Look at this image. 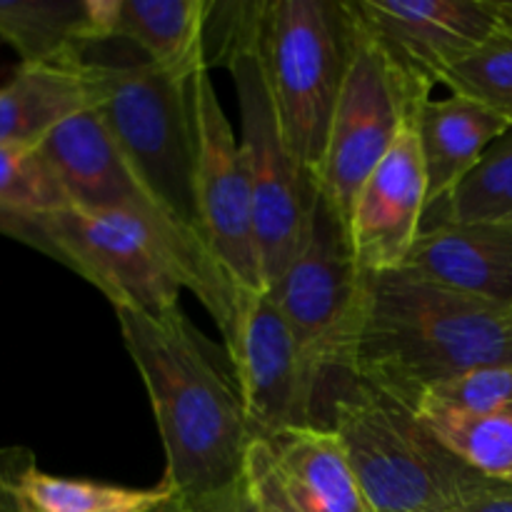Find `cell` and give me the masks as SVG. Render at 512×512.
<instances>
[{
    "mask_svg": "<svg viewBox=\"0 0 512 512\" xmlns=\"http://www.w3.org/2000/svg\"><path fill=\"white\" fill-rule=\"evenodd\" d=\"M512 363V308L393 273H363L330 373L415 413L435 385Z\"/></svg>",
    "mask_w": 512,
    "mask_h": 512,
    "instance_id": "cell-1",
    "label": "cell"
},
{
    "mask_svg": "<svg viewBox=\"0 0 512 512\" xmlns=\"http://www.w3.org/2000/svg\"><path fill=\"white\" fill-rule=\"evenodd\" d=\"M115 318L163 440L160 483L188 510L233 493L243 483L253 428L228 355L220 358L183 310L153 318L115 308Z\"/></svg>",
    "mask_w": 512,
    "mask_h": 512,
    "instance_id": "cell-2",
    "label": "cell"
},
{
    "mask_svg": "<svg viewBox=\"0 0 512 512\" xmlns=\"http://www.w3.org/2000/svg\"><path fill=\"white\" fill-rule=\"evenodd\" d=\"M320 403L375 512H440L485 478L413 410L348 375L330 373Z\"/></svg>",
    "mask_w": 512,
    "mask_h": 512,
    "instance_id": "cell-3",
    "label": "cell"
},
{
    "mask_svg": "<svg viewBox=\"0 0 512 512\" xmlns=\"http://www.w3.org/2000/svg\"><path fill=\"white\" fill-rule=\"evenodd\" d=\"M38 148L58 175L70 205L118 213L143 225L150 238L173 260L185 290L198 295L220 330L228 325L235 288L208 253L200 235L178 218V213L120 153L93 108L50 130Z\"/></svg>",
    "mask_w": 512,
    "mask_h": 512,
    "instance_id": "cell-4",
    "label": "cell"
},
{
    "mask_svg": "<svg viewBox=\"0 0 512 512\" xmlns=\"http://www.w3.org/2000/svg\"><path fill=\"white\" fill-rule=\"evenodd\" d=\"M350 0H260L258 58L285 140L318 178L353 53Z\"/></svg>",
    "mask_w": 512,
    "mask_h": 512,
    "instance_id": "cell-5",
    "label": "cell"
},
{
    "mask_svg": "<svg viewBox=\"0 0 512 512\" xmlns=\"http://www.w3.org/2000/svg\"><path fill=\"white\" fill-rule=\"evenodd\" d=\"M123 58H90L93 110L145 183L195 230L193 83L150 65L130 45ZM198 233V230H195Z\"/></svg>",
    "mask_w": 512,
    "mask_h": 512,
    "instance_id": "cell-6",
    "label": "cell"
},
{
    "mask_svg": "<svg viewBox=\"0 0 512 512\" xmlns=\"http://www.w3.org/2000/svg\"><path fill=\"white\" fill-rule=\"evenodd\" d=\"M255 45L258 25L228 50L220 65L230 70L238 95L240 150L253 193L263 285L270 288L303 245L320 193L285 140Z\"/></svg>",
    "mask_w": 512,
    "mask_h": 512,
    "instance_id": "cell-7",
    "label": "cell"
},
{
    "mask_svg": "<svg viewBox=\"0 0 512 512\" xmlns=\"http://www.w3.org/2000/svg\"><path fill=\"white\" fill-rule=\"evenodd\" d=\"M220 333L253 438L323 425L318 418L323 375L305 358L288 320L265 290H235L228 325Z\"/></svg>",
    "mask_w": 512,
    "mask_h": 512,
    "instance_id": "cell-8",
    "label": "cell"
},
{
    "mask_svg": "<svg viewBox=\"0 0 512 512\" xmlns=\"http://www.w3.org/2000/svg\"><path fill=\"white\" fill-rule=\"evenodd\" d=\"M353 23V53L330 123L323 163L315 178L318 193L343 215L345 225L360 185L393 148L403 125L415 118L423 105L375 48L355 13Z\"/></svg>",
    "mask_w": 512,
    "mask_h": 512,
    "instance_id": "cell-9",
    "label": "cell"
},
{
    "mask_svg": "<svg viewBox=\"0 0 512 512\" xmlns=\"http://www.w3.org/2000/svg\"><path fill=\"white\" fill-rule=\"evenodd\" d=\"M193 115L195 230L235 290H265L243 150L208 70L193 80Z\"/></svg>",
    "mask_w": 512,
    "mask_h": 512,
    "instance_id": "cell-10",
    "label": "cell"
},
{
    "mask_svg": "<svg viewBox=\"0 0 512 512\" xmlns=\"http://www.w3.org/2000/svg\"><path fill=\"white\" fill-rule=\"evenodd\" d=\"M65 268L100 290L115 308L153 318L180 313L185 290L173 260L143 225L103 210L68 208L40 218Z\"/></svg>",
    "mask_w": 512,
    "mask_h": 512,
    "instance_id": "cell-11",
    "label": "cell"
},
{
    "mask_svg": "<svg viewBox=\"0 0 512 512\" xmlns=\"http://www.w3.org/2000/svg\"><path fill=\"white\" fill-rule=\"evenodd\" d=\"M360 270L345 218L318 195L303 245L265 293L270 295L305 358L328 378L335 348L358 300Z\"/></svg>",
    "mask_w": 512,
    "mask_h": 512,
    "instance_id": "cell-12",
    "label": "cell"
},
{
    "mask_svg": "<svg viewBox=\"0 0 512 512\" xmlns=\"http://www.w3.org/2000/svg\"><path fill=\"white\" fill-rule=\"evenodd\" d=\"M390 68L418 100L498 30L490 0H350Z\"/></svg>",
    "mask_w": 512,
    "mask_h": 512,
    "instance_id": "cell-13",
    "label": "cell"
},
{
    "mask_svg": "<svg viewBox=\"0 0 512 512\" xmlns=\"http://www.w3.org/2000/svg\"><path fill=\"white\" fill-rule=\"evenodd\" d=\"M243 488L258 512H375L343 443L323 425L253 438Z\"/></svg>",
    "mask_w": 512,
    "mask_h": 512,
    "instance_id": "cell-14",
    "label": "cell"
},
{
    "mask_svg": "<svg viewBox=\"0 0 512 512\" xmlns=\"http://www.w3.org/2000/svg\"><path fill=\"white\" fill-rule=\"evenodd\" d=\"M428 213V175L415 118L375 165L348 213V235L363 273L403 268Z\"/></svg>",
    "mask_w": 512,
    "mask_h": 512,
    "instance_id": "cell-15",
    "label": "cell"
},
{
    "mask_svg": "<svg viewBox=\"0 0 512 512\" xmlns=\"http://www.w3.org/2000/svg\"><path fill=\"white\" fill-rule=\"evenodd\" d=\"M400 270L438 288L512 308V228L453 220L423 225Z\"/></svg>",
    "mask_w": 512,
    "mask_h": 512,
    "instance_id": "cell-16",
    "label": "cell"
},
{
    "mask_svg": "<svg viewBox=\"0 0 512 512\" xmlns=\"http://www.w3.org/2000/svg\"><path fill=\"white\" fill-rule=\"evenodd\" d=\"M210 5L213 0H95L100 40L130 45L163 73L193 83L208 70Z\"/></svg>",
    "mask_w": 512,
    "mask_h": 512,
    "instance_id": "cell-17",
    "label": "cell"
},
{
    "mask_svg": "<svg viewBox=\"0 0 512 512\" xmlns=\"http://www.w3.org/2000/svg\"><path fill=\"white\" fill-rule=\"evenodd\" d=\"M415 128L428 175V208H433L473 173L490 145L503 138L510 125L475 100L450 95L420 105Z\"/></svg>",
    "mask_w": 512,
    "mask_h": 512,
    "instance_id": "cell-18",
    "label": "cell"
},
{
    "mask_svg": "<svg viewBox=\"0 0 512 512\" xmlns=\"http://www.w3.org/2000/svg\"><path fill=\"white\" fill-rule=\"evenodd\" d=\"M88 60L65 65H20L0 88V145H38L50 130L93 108Z\"/></svg>",
    "mask_w": 512,
    "mask_h": 512,
    "instance_id": "cell-19",
    "label": "cell"
},
{
    "mask_svg": "<svg viewBox=\"0 0 512 512\" xmlns=\"http://www.w3.org/2000/svg\"><path fill=\"white\" fill-rule=\"evenodd\" d=\"M0 40L20 65L80 63L103 43L95 0H0Z\"/></svg>",
    "mask_w": 512,
    "mask_h": 512,
    "instance_id": "cell-20",
    "label": "cell"
},
{
    "mask_svg": "<svg viewBox=\"0 0 512 512\" xmlns=\"http://www.w3.org/2000/svg\"><path fill=\"white\" fill-rule=\"evenodd\" d=\"M23 498L35 512H150L173 498L165 483L155 488H123L83 478H60L30 463L20 475Z\"/></svg>",
    "mask_w": 512,
    "mask_h": 512,
    "instance_id": "cell-21",
    "label": "cell"
},
{
    "mask_svg": "<svg viewBox=\"0 0 512 512\" xmlns=\"http://www.w3.org/2000/svg\"><path fill=\"white\" fill-rule=\"evenodd\" d=\"M488 223L512 228V128L495 140L473 173L425 213L430 223Z\"/></svg>",
    "mask_w": 512,
    "mask_h": 512,
    "instance_id": "cell-22",
    "label": "cell"
},
{
    "mask_svg": "<svg viewBox=\"0 0 512 512\" xmlns=\"http://www.w3.org/2000/svg\"><path fill=\"white\" fill-rule=\"evenodd\" d=\"M415 415L455 458L488 478L512 483V410L488 415L418 410Z\"/></svg>",
    "mask_w": 512,
    "mask_h": 512,
    "instance_id": "cell-23",
    "label": "cell"
},
{
    "mask_svg": "<svg viewBox=\"0 0 512 512\" xmlns=\"http://www.w3.org/2000/svg\"><path fill=\"white\" fill-rule=\"evenodd\" d=\"M453 95L475 100L512 128V33L498 28L443 80Z\"/></svg>",
    "mask_w": 512,
    "mask_h": 512,
    "instance_id": "cell-24",
    "label": "cell"
},
{
    "mask_svg": "<svg viewBox=\"0 0 512 512\" xmlns=\"http://www.w3.org/2000/svg\"><path fill=\"white\" fill-rule=\"evenodd\" d=\"M0 205L30 218H43L70 205L38 145H0Z\"/></svg>",
    "mask_w": 512,
    "mask_h": 512,
    "instance_id": "cell-25",
    "label": "cell"
},
{
    "mask_svg": "<svg viewBox=\"0 0 512 512\" xmlns=\"http://www.w3.org/2000/svg\"><path fill=\"white\" fill-rule=\"evenodd\" d=\"M418 410H445V413L463 415L512 410V363L488 365L445 380L420 398L415 413Z\"/></svg>",
    "mask_w": 512,
    "mask_h": 512,
    "instance_id": "cell-26",
    "label": "cell"
},
{
    "mask_svg": "<svg viewBox=\"0 0 512 512\" xmlns=\"http://www.w3.org/2000/svg\"><path fill=\"white\" fill-rule=\"evenodd\" d=\"M30 463H35L33 450L0 448V512H35L20 490V475Z\"/></svg>",
    "mask_w": 512,
    "mask_h": 512,
    "instance_id": "cell-27",
    "label": "cell"
},
{
    "mask_svg": "<svg viewBox=\"0 0 512 512\" xmlns=\"http://www.w3.org/2000/svg\"><path fill=\"white\" fill-rule=\"evenodd\" d=\"M0 235L18 240V243L28 245V248L48 255V258L55 260V263L65 265L63 255H60V250L55 248L53 238H50L48 230L43 228L40 218H30V215L15 213V210L0 205Z\"/></svg>",
    "mask_w": 512,
    "mask_h": 512,
    "instance_id": "cell-28",
    "label": "cell"
},
{
    "mask_svg": "<svg viewBox=\"0 0 512 512\" xmlns=\"http://www.w3.org/2000/svg\"><path fill=\"white\" fill-rule=\"evenodd\" d=\"M440 512H512V483L485 475L473 490Z\"/></svg>",
    "mask_w": 512,
    "mask_h": 512,
    "instance_id": "cell-29",
    "label": "cell"
},
{
    "mask_svg": "<svg viewBox=\"0 0 512 512\" xmlns=\"http://www.w3.org/2000/svg\"><path fill=\"white\" fill-rule=\"evenodd\" d=\"M190 512H258V510H255V505L250 503L248 493H245L243 483H240L233 493L223 495V498H218L215 503H208L203 505V508L190 510Z\"/></svg>",
    "mask_w": 512,
    "mask_h": 512,
    "instance_id": "cell-30",
    "label": "cell"
},
{
    "mask_svg": "<svg viewBox=\"0 0 512 512\" xmlns=\"http://www.w3.org/2000/svg\"><path fill=\"white\" fill-rule=\"evenodd\" d=\"M495 18H498V28L512 33V0H490Z\"/></svg>",
    "mask_w": 512,
    "mask_h": 512,
    "instance_id": "cell-31",
    "label": "cell"
},
{
    "mask_svg": "<svg viewBox=\"0 0 512 512\" xmlns=\"http://www.w3.org/2000/svg\"><path fill=\"white\" fill-rule=\"evenodd\" d=\"M150 512H190V510L185 508L183 500H178V498H175V495H173V498L165 500V503L160 505V508H155V510H150Z\"/></svg>",
    "mask_w": 512,
    "mask_h": 512,
    "instance_id": "cell-32",
    "label": "cell"
}]
</instances>
